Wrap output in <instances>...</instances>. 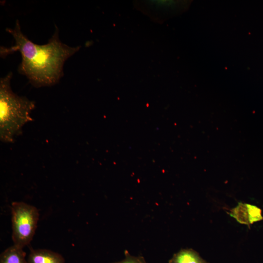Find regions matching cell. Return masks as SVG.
I'll use <instances>...</instances> for the list:
<instances>
[{"instance_id": "cell-1", "label": "cell", "mask_w": 263, "mask_h": 263, "mask_svg": "<svg viewBox=\"0 0 263 263\" xmlns=\"http://www.w3.org/2000/svg\"><path fill=\"white\" fill-rule=\"evenodd\" d=\"M6 31L12 35L15 43L8 48L1 47V56L19 52L21 61L18 71L37 88L56 84L63 75L65 62L80 49L79 46L71 47L62 43L57 29L43 45L29 40L22 32L18 20L14 29L7 28Z\"/></svg>"}, {"instance_id": "cell-2", "label": "cell", "mask_w": 263, "mask_h": 263, "mask_svg": "<svg viewBox=\"0 0 263 263\" xmlns=\"http://www.w3.org/2000/svg\"><path fill=\"white\" fill-rule=\"evenodd\" d=\"M12 76L9 72L0 80V138L7 143L13 142L23 125L33 120L30 113L35 107L34 101L12 91Z\"/></svg>"}, {"instance_id": "cell-3", "label": "cell", "mask_w": 263, "mask_h": 263, "mask_svg": "<svg viewBox=\"0 0 263 263\" xmlns=\"http://www.w3.org/2000/svg\"><path fill=\"white\" fill-rule=\"evenodd\" d=\"M12 238L13 244L23 248L32 240L39 219L38 210L23 202H14L11 206Z\"/></svg>"}, {"instance_id": "cell-4", "label": "cell", "mask_w": 263, "mask_h": 263, "mask_svg": "<svg viewBox=\"0 0 263 263\" xmlns=\"http://www.w3.org/2000/svg\"><path fill=\"white\" fill-rule=\"evenodd\" d=\"M229 214L240 224L249 225L263 219L262 210L258 207L240 202L230 210Z\"/></svg>"}, {"instance_id": "cell-5", "label": "cell", "mask_w": 263, "mask_h": 263, "mask_svg": "<svg viewBox=\"0 0 263 263\" xmlns=\"http://www.w3.org/2000/svg\"><path fill=\"white\" fill-rule=\"evenodd\" d=\"M28 263H65L60 254L46 249H31L27 259Z\"/></svg>"}, {"instance_id": "cell-6", "label": "cell", "mask_w": 263, "mask_h": 263, "mask_svg": "<svg viewBox=\"0 0 263 263\" xmlns=\"http://www.w3.org/2000/svg\"><path fill=\"white\" fill-rule=\"evenodd\" d=\"M169 263H208L192 249H182L173 254Z\"/></svg>"}, {"instance_id": "cell-7", "label": "cell", "mask_w": 263, "mask_h": 263, "mask_svg": "<svg viewBox=\"0 0 263 263\" xmlns=\"http://www.w3.org/2000/svg\"><path fill=\"white\" fill-rule=\"evenodd\" d=\"M23 249L14 244L8 247L1 253L0 263H28Z\"/></svg>"}, {"instance_id": "cell-8", "label": "cell", "mask_w": 263, "mask_h": 263, "mask_svg": "<svg viewBox=\"0 0 263 263\" xmlns=\"http://www.w3.org/2000/svg\"><path fill=\"white\" fill-rule=\"evenodd\" d=\"M124 253L125 257L123 260L113 263H147L144 257L142 256L132 255L127 250Z\"/></svg>"}]
</instances>
